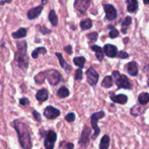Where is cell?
Segmentation results:
<instances>
[{
  "label": "cell",
  "instance_id": "obj_3",
  "mask_svg": "<svg viewBox=\"0 0 149 149\" xmlns=\"http://www.w3.org/2000/svg\"><path fill=\"white\" fill-rule=\"evenodd\" d=\"M112 76L115 79V84L119 89L123 88L130 90L131 88V84H130L129 79L125 75L120 74L118 71H115L112 72Z\"/></svg>",
  "mask_w": 149,
  "mask_h": 149
},
{
  "label": "cell",
  "instance_id": "obj_16",
  "mask_svg": "<svg viewBox=\"0 0 149 149\" xmlns=\"http://www.w3.org/2000/svg\"><path fill=\"white\" fill-rule=\"evenodd\" d=\"M56 57L58 58V61H59L60 65H61V68H62L63 69H64L67 73L71 72V71L72 68V67L70 66V65H69L68 64L66 63V61H64V58H63L62 55H61V53H59V52H56Z\"/></svg>",
  "mask_w": 149,
  "mask_h": 149
},
{
  "label": "cell",
  "instance_id": "obj_27",
  "mask_svg": "<svg viewBox=\"0 0 149 149\" xmlns=\"http://www.w3.org/2000/svg\"><path fill=\"white\" fill-rule=\"evenodd\" d=\"M138 101L140 104H147L149 102V94L147 93H143L139 95Z\"/></svg>",
  "mask_w": 149,
  "mask_h": 149
},
{
  "label": "cell",
  "instance_id": "obj_18",
  "mask_svg": "<svg viewBox=\"0 0 149 149\" xmlns=\"http://www.w3.org/2000/svg\"><path fill=\"white\" fill-rule=\"evenodd\" d=\"M48 90H45V89H42V90H39V91H37L36 94V98L38 101L43 102L48 99Z\"/></svg>",
  "mask_w": 149,
  "mask_h": 149
},
{
  "label": "cell",
  "instance_id": "obj_33",
  "mask_svg": "<svg viewBox=\"0 0 149 149\" xmlns=\"http://www.w3.org/2000/svg\"><path fill=\"white\" fill-rule=\"evenodd\" d=\"M65 120L68 122H73L75 120V114L74 113H70L66 115Z\"/></svg>",
  "mask_w": 149,
  "mask_h": 149
},
{
  "label": "cell",
  "instance_id": "obj_6",
  "mask_svg": "<svg viewBox=\"0 0 149 149\" xmlns=\"http://www.w3.org/2000/svg\"><path fill=\"white\" fill-rule=\"evenodd\" d=\"M57 135L54 131L49 130L45 134V142H44V146H45L46 149H53L54 145L56 141Z\"/></svg>",
  "mask_w": 149,
  "mask_h": 149
},
{
  "label": "cell",
  "instance_id": "obj_37",
  "mask_svg": "<svg viewBox=\"0 0 149 149\" xmlns=\"http://www.w3.org/2000/svg\"><path fill=\"white\" fill-rule=\"evenodd\" d=\"M32 113H33L34 117L35 118V119H36V120L37 121V122H41V120H42V119H41L40 113H38V112L37 111H35V110L33 111Z\"/></svg>",
  "mask_w": 149,
  "mask_h": 149
},
{
  "label": "cell",
  "instance_id": "obj_36",
  "mask_svg": "<svg viewBox=\"0 0 149 149\" xmlns=\"http://www.w3.org/2000/svg\"><path fill=\"white\" fill-rule=\"evenodd\" d=\"M129 54L127 53L126 52H124V51H120L118 52V55H117V57L118 58H121V59H126V58H129Z\"/></svg>",
  "mask_w": 149,
  "mask_h": 149
},
{
  "label": "cell",
  "instance_id": "obj_10",
  "mask_svg": "<svg viewBox=\"0 0 149 149\" xmlns=\"http://www.w3.org/2000/svg\"><path fill=\"white\" fill-rule=\"evenodd\" d=\"M104 10L106 13L105 17H106L107 20H112L117 17V11L112 4H104Z\"/></svg>",
  "mask_w": 149,
  "mask_h": 149
},
{
  "label": "cell",
  "instance_id": "obj_22",
  "mask_svg": "<svg viewBox=\"0 0 149 149\" xmlns=\"http://www.w3.org/2000/svg\"><path fill=\"white\" fill-rule=\"evenodd\" d=\"M110 146V138L108 135H104L102 138L99 144L100 149H108Z\"/></svg>",
  "mask_w": 149,
  "mask_h": 149
},
{
  "label": "cell",
  "instance_id": "obj_2",
  "mask_svg": "<svg viewBox=\"0 0 149 149\" xmlns=\"http://www.w3.org/2000/svg\"><path fill=\"white\" fill-rule=\"evenodd\" d=\"M16 45H17L18 50L15 53V59L19 68L23 71H26L29 65V57L26 55L27 43L26 41L23 40L18 42Z\"/></svg>",
  "mask_w": 149,
  "mask_h": 149
},
{
  "label": "cell",
  "instance_id": "obj_34",
  "mask_svg": "<svg viewBox=\"0 0 149 149\" xmlns=\"http://www.w3.org/2000/svg\"><path fill=\"white\" fill-rule=\"evenodd\" d=\"M131 21H132V19L130 16H127L126 18L124 19V20L122 23V26L123 27H127V26H129L131 23Z\"/></svg>",
  "mask_w": 149,
  "mask_h": 149
},
{
  "label": "cell",
  "instance_id": "obj_44",
  "mask_svg": "<svg viewBox=\"0 0 149 149\" xmlns=\"http://www.w3.org/2000/svg\"><path fill=\"white\" fill-rule=\"evenodd\" d=\"M148 86L149 87V78H148Z\"/></svg>",
  "mask_w": 149,
  "mask_h": 149
},
{
  "label": "cell",
  "instance_id": "obj_13",
  "mask_svg": "<svg viewBox=\"0 0 149 149\" xmlns=\"http://www.w3.org/2000/svg\"><path fill=\"white\" fill-rule=\"evenodd\" d=\"M103 51L105 55L109 58H115L118 55V49L115 46L112 45H106L104 47Z\"/></svg>",
  "mask_w": 149,
  "mask_h": 149
},
{
  "label": "cell",
  "instance_id": "obj_26",
  "mask_svg": "<svg viewBox=\"0 0 149 149\" xmlns=\"http://www.w3.org/2000/svg\"><path fill=\"white\" fill-rule=\"evenodd\" d=\"M70 95V91L68 89L65 87H61L58 89L57 91V95L61 98H65Z\"/></svg>",
  "mask_w": 149,
  "mask_h": 149
},
{
  "label": "cell",
  "instance_id": "obj_29",
  "mask_svg": "<svg viewBox=\"0 0 149 149\" xmlns=\"http://www.w3.org/2000/svg\"><path fill=\"white\" fill-rule=\"evenodd\" d=\"M47 52V49L45 47H38L36 48L32 52V57L34 59H37L38 58V55L39 54H45Z\"/></svg>",
  "mask_w": 149,
  "mask_h": 149
},
{
  "label": "cell",
  "instance_id": "obj_19",
  "mask_svg": "<svg viewBox=\"0 0 149 149\" xmlns=\"http://www.w3.org/2000/svg\"><path fill=\"white\" fill-rule=\"evenodd\" d=\"M127 10L129 13H134L138 9V2L136 0H127Z\"/></svg>",
  "mask_w": 149,
  "mask_h": 149
},
{
  "label": "cell",
  "instance_id": "obj_23",
  "mask_svg": "<svg viewBox=\"0 0 149 149\" xmlns=\"http://www.w3.org/2000/svg\"><path fill=\"white\" fill-rule=\"evenodd\" d=\"M48 19H49V21L51 22L53 26H56L58 25V17H57L55 11L53 10L50 11L49 15H48Z\"/></svg>",
  "mask_w": 149,
  "mask_h": 149
},
{
  "label": "cell",
  "instance_id": "obj_8",
  "mask_svg": "<svg viewBox=\"0 0 149 149\" xmlns=\"http://www.w3.org/2000/svg\"><path fill=\"white\" fill-rule=\"evenodd\" d=\"M91 132V130L89 127H84L83 131H82L81 136H80V140L78 141V143L80 145L83 146H87L89 143V137Z\"/></svg>",
  "mask_w": 149,
  "mask_h": 149
},
{
  "label": "cell",
  "instance_id": "obj_12",
  "mask_svg": "<svg viewBox=\"0 0 149 149\" xmlns=\"http://www.w3.org/2000/svg\"><path fill=\"white\" fill-rule=\"evenodd\" d=\"M43 7L42 5H38L37 7L31 8L30 10H28L27 12V17L29 20H33V19L37 18L42 13Z\"/></svg>",
  "mask_w": 149,
  "mask_h": 149
},
{
  "label": "cell",
  "instance_id": "obj_31",
  "mask_svg": "<svg viewBox=\"0 0 149 149\" xmlns=\"http://www.w3.org/2000/svg\"><path fill=\"white\" fill-rule=\"evenodd\" d=\"M88 39L89 40V42H95L98 39V33L97 32L93 31L91 32V33H89L87 36Z\"/></svg>",
  "mask_w": 149,
  "mask_h": 149
},
{
  "label": "cell",
  "instance_id": "obj_20",
  "mask_svg": "<svg viewBox=\"0 0 149 149\" xmlns=\"http://www.w3.org/2000/svg\"><path fill=\"white\" fill-rule=\"evenodd\" d=\"M26 33H27V30L24 28H20L17 31L12 33V36L14 39H20V38L25 37L26 36Z\"/></svg>",
  "mask_w": 149,
  "mask_h": 149
},
{
  "label": "cell",
  "instance_id": "obj_35",
  "mask_svg": "<svg viewBox=\"0 0 149 149\" xmlns=\"http://www.w3.org/2000/svg\"><path fill=\"white\" fill-rule=\"evenodd\" d=\"M74 79H75V80H77V81H80L83 79V71H82V70L80 68L76 70Z\"/></svg>",
  "mask_w": 149,
  "mask_h": 149
},
{
  "label": "cell",
  "instance_id": "obj_15",
  "mask_svg": "<svg viewBox=\"0 0 149 149\" xmlns=\"http://www.w3.org/2000/svg\"><path fill=\"white\" fill-rule=\"evenodd\" d=\"M110 98L114 103H119V104H122V105L127 103V100H128V97H127V96L125 95H122V94L117 95H113V94H111Z\"/></svg>",
  "mask_w": 149,
  "mask_h": 149
},
{
  "label": "cell",
  "instance_id": "obj_17",
  "mask_svg": "<svg viewBox=\"0 0 149 149\" xmlns=\"http://www.w3.org/2000/svg\"><path fill=\"white\" fill-rule=\"evenodd\" d=\"M91 49L95 52V55H96L98 61H102V60H103L105 55H104L103 49H102V48L101 47L94 45H92V46L91 47Z\"/></svg>",
  "mask_w": 149,
  "mask_h": 149
},
{
  "label": "cell",
  "instance_id": "obj_24",
  "mask_svg": "<svg viewBox=\"0 0 149 149\" xmlns=\"http://www.w3.org/2000/svg\"><path fill=\"white\" fill-rule=\"evenodd\" d=\"M112 78L111 76H106L102 81V87L105 88H110L112 86Z\"/></svg>",
  "mask_w": 149,
  "mask_h": 149
},
{
  "label": "cell",
  "instance_id": "obj_5",
  "mask_svg": "<svg viewBox=\"0 0 149 149\" xmlns=\"http://www.w3.org/2000/svg\"><path fill=\"white\" fill-rule=\"evenodd\" d=\"M45 74L50 84L56 85L57 84L59 83L60 79H61V75L56 70H48V71H45Z\"/></svg>",
  "mask_w": 149,
  "mask_h": 149
},
{
  "label": "cell",
  "instance_id": "obj_41",
  "mask_svg": "<svg viewBox=\"0 0 149 149\" xmlns=\"http://www.w3.org/2000/svg\"><path fill=\"white\" fill-rule=\"evenodd\" d=\"M67 149H73L74 148V145H73L72 143H68L67 144Z\"/></svg>",
  "mask_w": 149,
  "mask_h": 149
},
{
  "label": "cell",
  "instance_id": "obj_39",
  "mask_svg": "<svg viewBox=\"0 0 149 149\" xmlns=\"http://www.w3.org/2000/svg\"><path fill=\"white\" fill-rule=\"evenodd\" d=\"M19 103H20V105L22 106H26V104L29 103V100L28 98H26V97H23V98H20V100H19Z\"/></svg>",
  "mask_w": 149,
  "mask_h": 149
},
{
  "label": "cell",
  "instance_id": "obj_21",
  "mask_svg": "<svg viewBox=\"0 0 149 149\" xmlns=\"http://www.w3.org/2000/svg\"><path fill=\"white\" fill-rule=\"evenodd\" d=\"M92 25H93V22L89 18L82 20L80 23V26L83 31H86L91 29L92 27Z\"/></svg>",
  "mask_w": 149,
  "mask_h": 149
},
{
  "label": "cell",
  "instance_id": "obj_4",
  "mask_svg": "<svg viewBox=\"0 0 149 149\" xmlns=\"http://www.w3.org/2000/svg\"><path fill=\"white\" fill-rule=\"evenodd\" d=\"M105 112L101 111L96 112V113H93L91 115V124L92 128L94 130V135L92 136V138L93 140L96 139L98 137V135L100 133V129L99 128V127L97 126V122L99 119H102V118L105 116Z\"/></svg>",
  "mask_w": 149,
  "mask_h": 149
},
{
  "label": "cell",
  "instance_id": "obj_1",
  "mask_svg": "<svg viewBox=\"0 0 149 149\" xmlns=\"http://www.w3.org/2000/svg\"><path fill=\"white\" fill-rule=\"evenodd\" d=\"M14 127L18 135L19 143L23 148L31 149L32 148V141H31L30 135L27 126L19 120L14 121Z\"/></svg>",
  "mask_w": 149,
  "mask_h": 149
},
{
  "label": "cell",
  "instance_id": "obj_11",
  "mask_svg": "<svg viewBox=\"0 0 149 149\" xmlns=\"http://www.w3.org/2000/svg\"><path fill=\"white\" fill-rule=\"evenodd\" d=\"M60 115V111L53 106H47L44 110V116L49 119H53Z\"/></svg>",
  "mask_w": 149,
  "mask_h": 149
},
{
  "label": "cell",
  "instance_id": "obj_43",
  "mask_svg": "<svg viewBox=\"0 0 149 149\" xmlns=\"http://www.w3.org/2000/svg\"><path fill=\"white\" fill-rule=\"evenodd\" d=\"M143 2H144V4H149V1H146V0H145Z\"/></svg>",
  "mask_w": 149,
  "mask_h": 149
},
{
  "label": "cell",
  "instance_id": "obj_9",
  "mask_svg": "<svg viewBox=\"0 0 149 149\" xmlns=\"http://www.w3.org/2000/svg\"><path fill=\"white\" fill-rule=\"evenodd\" d=\"M90 5L89 0H77L74 1V7L79 13L84 14Z\"/></svg>",
  "mask_w": 149,
  "mask_h": 149
},
{
  "label": "cell",
  "instance_id": "obj_30",
  "mask_svg": "<svg viewBox=\"0 0 149 149\" xmlns=\"http://www.w3.org/2000/svg\"><path fill=\"white\" fill-rule=\"evenodd\" d=\"M45 79H46V77H45V71H44V72H41L39 74H37L35 77L34 79L37 84H42L44 82V81H45Z\"/></svg>",
  "mask_w": 149,
  "mask_h": 149
},
{
  "label": "cell",
  "instance_id": "obj_42",
  "mask_svg": "<svg viewBox=\"0 0 149 149\" xmlns=\"http://www.w3.org/2000/svg\"><path fill=\"white\" fill-rule=\"evenodd\" d=\"M7 2L10 3V2H11V1H0V4H1V5H2V4H5V3H7Z\"/></svg>",
  "mask_w": 149,
  "mask_h": 149
},
{
  "label": "cell",
  "instance_id": "obj_32",
  "mask_svg": "<svg viewBox=\"0 0 149 149\" xmlns=\"http://www.w3.org/2000/svg\"><path fill=\"white\" fill-rule=\"evenodd\" d=\"M111 29H111L110 31V33H109L110 37L111 39H114V38L118 37V35H119V32H118V31L116 29H115L113 26H112V28H111Z\"/></svg>",
  "mask_w": 149,
  "mask_h": 149
},
{
  "label": "cell",
  "instance_id": "obj_28",
  "mask_svg": "<svg viewBox=\"0 0 149 149\" xmlns=\"http://www.w3.org/2000/svg\"><path fill=\"white\" fill-rule=\"evenodd\" d=\"M144 111L145 109L138 106H134V107H132L131 109V114L134 116H137L138 115L142 114V113H144Z\"/></svg>",
  "mask_w": 149,
  "mask_h": 149
},
{
  "label": "cell",
  "instance_id": "obj_25",
  "mask_svg": "<svg viewBox=\"0 0 149 149\" xmlns=\"http://www.w3.org/2000/svg\"><path fill=\"white\" fill-rule=\"evenodd\" d=\"M73 63L75 64V65L78 66L80 69L84 67V64L86 63V58L84 57L81 56V57H75L73 59Z\"/></svg>",
  "mask_w": 149,
  "mask_h": 149
},
{
  "label": "cell",
  "instance_id": "obj_40",
  "mask_svg": "<svg viewBox=\"0 0 149 149\" xmlns=\"http://www.w3.org/2000/svg\"><path fill=\"white\" fill-rule=\"evenodd\" d=\"M64 51H65L67 54L71 55V54L72 53V47L70 46V45H68V46L64 47Z\"/></svg>",
  "mask_w": 149,
  "mask_h": 149
},
{
  "label": "cell",
  "instance_id": "obj_14",
  "mask_svg": "<svg viewBox=\"0 0 149 149\" xmlns=\"http://www.w3.org/2000/svg\"><path fill=\"white\" fill-rule=\"evenodd\" d=\"M127 72L132 77H136L138 74V65L134 61H131L127 64Z\"/></svg>",
  "mask_w": 149,
  "mask_h": 149
},
{
  "label": "cell",
  "instance_id": "obj_38",
  "mask_svg": "<svg viewBox=\"0 0 149 149\" xmlns=\"http://www.w3.org/2000/svg\"><path fill=\"white\" fill-rule=\"evenodd\" d=\"M39 31H40L41 33H43V34H47V33H51V31L50 30V29H47V28H45V26H41L40 29H39Z\"/></svg>",
  "mask_w": 149,
  "mask_h": 149
},
{
  "label": "cell",
  "instance_id": "obj_7",
  "mask_svg": "<svg viewBox=\"0 0 149 149\" xmlns=\"http://www.w3.org/2000/svg\"><path fill=\"white\" fill-rule=\"evenodd\" d=\"M86 74L87 76L88 83L91 86L96 85L99 80V74L96 73V71L93 68H89Z\"/></svg>",
  "mask_w": 149,
  "mask_h": 149
}]
</instances>
